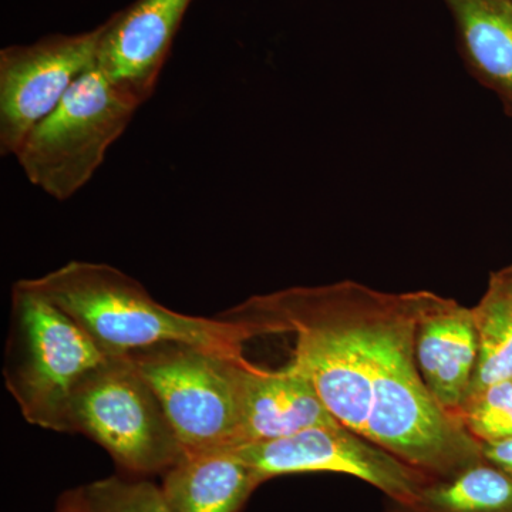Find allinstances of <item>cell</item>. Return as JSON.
Instances as JSON below:
<instances>
[{"label": "cell", "mask_w": 512, "mask_h": 512, "mask_svg": "<svg viewBox=\"0 0 512 512\" xmlns=\"http://www.w3.org/2000/svg\"><path fill=\"white\" fill-rule=\"evenodd\" d=\"M429 293L340 281L251 296L232 309L274 335L293 333L289 363L311 380L330 414L436 480L484 457L421 379L414 336Z\"/></svg>", "instance_id": "1"}, {"label": "cell", "mask_w": 512, "mask_h": 512, "mask_svg": "<svg viewBox=\"0 0 512 512\" xmlns=\"http://www.w3.org/2000/svg\"><path fill=\"white\" fill-rule=\"evenodd\" d=\"M72 316L103 352L124 356L137 350L188 343L229 356H244V345L271 335L252 320L201 318L161 305L144 285L109 264L70 261L39 278L23 279Z\"/></svg>", "instance_id": "2"}, {"label": "cell", "mask_w": 512, "mask_h": 512, "mask_svg": "<svg viewBox=\"0 0 512 512\" xmlns=\"http://www.w3.org/2000/svg\"><path fill=\"white\" fill-rule=\"evenodd\" d=\"M3 379L23 419L59 433L80 382L110 355L63 309L25 284L12 289Z\"/></svg>", "instance_id": "3"}, {"label": "cell", "mask_w": 512, "mask_h": 512, "mask_svg": "<svg viewBox=\"0 0 512 512\" xmlns=\"http://www.w3.org/2000/svg\"><path fill=\"white\" fill-rule=\"evenodd\" d=\"M143 104L96 64L30 131L16 161L37 190L69 200L90 183Z\"/></svg>", "instance_id": "4"}, {"label": "cell", "mask_w": 512, "mask_h": 512, "mask_svg": "<svg viewBox=\"0 0 512 512\" xmlns=\"http://www.w3.org/2000/svg\"><path fill=\"white\" fill-rule=\"evenodd\" d=\"M59 433L89 437L134 476L164 474L185 454L156 393L126 355L107 357L84 377Z\"/></svg>", "instance_id": "5"}, {"label": "cell", "mask_w": 512, "mask_h": 512, "mask_svg": "<svg viewBox=\"0 0 512 512\" xmlns=\"http://www.w3.org/2000/svg\"><path fill=\"white\" fill-rule=\"evenodd\" d=\"M126 356L156 393L185 453L238 446L239 367L247 357L188 343H163Z\"/></svg>", "instance_id": "6"}, {"label": "cell", "mask_w": 512, "mask_h": 512, "mask_svg": "<svg viewBox=\"0 0 512 512\" xmlns=\"http://www.w3.org/2000/svg\"><path fill=\"white\" fill-rule=\"evenodd\" d=\"M231 451L254 470L261 483L288 474H345L399 504L412 503L424 485L434 480L342 424Z\"/></svg>", "instance_id": "7"}, {"label": "cell", "mask_w": 512, "mask_h": 512, "mask_svg": "<svg viewBox=\"0 0 512 512\" xmlns=\"http://www.w3.org/2000/svg\"><path fill=\"white\" fill-rule=\"evenodd\" d=\"M104 25L53 33L0 50V154L15 157L25 138L97 64Z\"/></svg>", "instance_id": "8"}, {"label": "cell", "mask_w": 512, "mask_h": 512, "mask_svg": "<svg viewBox=\"0 0 512 512\" xmlns=\"http://www.w3.org/2000/svg\"><path fill=\"white\" fill-rule=\"evenodd\" d=\"M192 0H134L103 22L97 67L146 103Z\"/></svg>", "instance_id": "9"}, {"label": "cell", "mask_w": 512, "mask_h": 512, "mask_svg": "<svg viewBox=\"0 0 512 512\" xmlns=\"http://www.w3.org/2000/svg\"><path fill=\"white\" fill-rule=\"evenodd\" d=\"M414 356L431 396L456 419L477 369L478 335L473 308L430 292L417 320Z\"/></svg>", "instance_id": "10"}, {"label": "cell", "mask_w": 512, "mask_h": 512, "mask_svg": "<svg viewBox=\"0 0 512 512\" xmlns=\"http://www.w3.org/2000/svg\"><path fill=\"white\" fill-rule=\"evenodd\" d=\"M239 407L237 447L340 424L320 399L311 380L291 363L279 370L262 369L248 360L242 363Z\"/></svg>", "instance_id": "11"}, {"label": "cell", "mask_w": 512, "mask_h": 512, "mask_svg": "<svg viewBox=\"0 0 512 512\" xmlns=\"http://www.w3.org/2000/svg\"><path fill=\"white\" fill-rule=\"evenodd\" d=\"M466 69L512 117V0H443Z\"/></svg>", "instance_id": "12"}, {"label": "cell", "mask_w": 512, "mask_h": 512, "mask_svg": "<svg viewBox=\"0 0 512 512\" xmlns=\"http://www.w3.org/2000/svg\"><path fill=\"white\" fill-rule=\"evenodd\" d=\"M163 476L173 512H241L262 484L231 450L185 453Z\"/></svg>", "instance_id": "13"}, {"label": "cell", "mask_w": 512, "mask_h": 512, "mask_svg": "<svg viewBox=\"0 0 512 512\" xmlns=\"http://www.w3.org/2000/svg\"><path fill=\"white\" fill-rule=\"evenodd\" d=\"M386 512H512V478L481 460L429 481L412 503L389 501Z\"/></svg>", "instance_id": "14"}, {"label": "cell", "mask_w": 512, "mask_h": 512, "mask_svg": "<svg viewBox=\"0 0 512 512\" xmlns=\"http://www.w3.org/2000/svg\"><path fill=\"white\" fill-rule=\"evenodd\" d=\"M473 312L478 362L468 397L491 384L512 379V264L491 272L483 298L473 306Z\"/></svg>", "instance_id": "15"}, {"label": "cell", "mask_w": 512, "mask_h": 512, "mask_svg": "<svg viewBox=\"0 0 512 512\" xmlns=\"http://www.w3.org/2000/svg\"><path fill=\"white\" fill-rule=\"evenodd\" d=\"M456 419L480 444L512 439V380L491 384L468 397Z\"/></svg>", "instance_id": "16"}, {"label": "cell", "mask_w": 512, "mask_h": 512, "mask_svg": "<svg viewBox=\"0 0 512 512\" xmlns=\"http://www.w3.org/2000/svg\"><path fill=\"white\" fill-rule=\"evenodd\" d=\"M90 512H173L163 488L144 478H103L82 487Z\"/></svg>", "instance_id": "17"}, {"label": "cell", "mask_w": 512, "mask_h": 512, "mask_svg": "<svg viewBox=\"0 0 512 512\" xmlns=\"http://www.w3.org/2000/svg\"><path fill=\"white\" fill-rule=\"evenodd\" d=\"M481 446H483L484 460L494 464L512 478V439L481 444Z\"/></svg>", "instance_id": "18"}, {"label": "cell", "mask_w": 512, "mask_h": 512, "mask_svg": "<svg viewBox=\"0 0 512 512\" xmlns=\"http://www.w3.org/2000/svg\"><path fill=\"white\" fill-rule=\"evenodd\" d=\"M56 512H76V490L67 491L60 497Z\"/></svg>", "instance_id": "19"}, {"label": "cell", "mask_w": 512, "mask_h": 512, "mask_svg": "<svg viewBox=\"0 0 512 512\" xmlns=\"http://www.w3.org/2000/svg\"><path fill=\"white\" fill-rule=\"evenodd\" d=\"M76 512H90L86 500H84L82 488L76 490Z\"/></svg>", "instance_id": "20"}, {"label": "cell", "mask_w": 512, "mask_h": 512, "mask_svg": "<svg viewBox=\"0 0 512 512\" xmlns=\"http://www.w3.org/2000/svg\"><path fill=\"white\" fill-rule=\"evenodd\" d=\"M512 380V379H511Z\"/></svg>", "instance_id": "21"}]
</instances>
